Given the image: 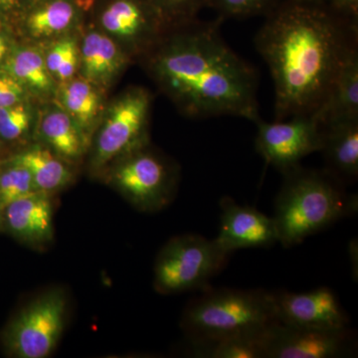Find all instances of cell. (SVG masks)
<instances>
[{
    "mask_svg": "<svg viewBox=\"0 0 358 358\" xmlns=\"http://www.w3.org/2000/svg\"><path fill=\"white\" fill-rule=\"evenodd\" d=\"M275 320L274 292L209 287L186 308L181 326L193 345H201L259 333Z\"/></svg>",
    "mask_w": 358,
    "mask_h": 358,
    "instance_id": "obj_4",
    "label": "cell"
},
{
    "mask_svg": "<svg viewBox=\"0 0 358 358\" xmlns=\"http://www.w3.org/2000/svg\"><path fill=\"white\" fill-rule=\"evenodd\" d=\"M115 187L141 210L154 211L169 203L176 183V171L147 145L126 155L113 174Z\"/></svg>",
    "mask_w": 358,
    "mask_h": 358,
    "instance_id": "obj_8",
    "label": "cell"
},
{
    "mask_svg": "<svg viewBox=\"0 0 358 358\" xmlns=\"http://www.w3.org/2000/svg\"><path fill=\"white\" fill-rule=\"evenodd\" d=\"M7 51V46L6 40H4L3 37L0 35V62H1L2 59L6 56Z\"/></svg>",
    "mask_w": 358,
    "mask_h": 358,
    "instance_id": "obj_31",
    "label": "cell"
},
{
    "mask_svg": "<svg viewBox=\"0 0 358 358\" xmlns=\"http://www.w3.org/2000/svg\"><path fill=\"white\" fill-rule=\"evenodd\" d=\"M320 124L331 120L358 117V48L346 56L324 103L313 114Z\"/></svg>",
    "mask_w": 358,
    "mask_h": 358,
    "instance_id": "obj_15",
    "label": "cell"
},
{
    "mask_svg": "<svg viewBox=\"0 0 358 358\" xmlns=\"http://www.w3.org/2000/svg\"><path fill=\"white\" fill-rule=\"evenodd\" d=\"M327 3L334 13L358 24V0H327Z\"/></svg>",
    "mask_w": 358,
    "mask_h": 358,
    "instance_id": "obj_29",
    "label": "cell"
},
{
    "mask_svg": "<svg viewBox=\"0 0 358 358\" xmlns=\"http://www.w3.org/2000/svg\"><path fill=\"white\" fill-rule=\"evenodd\" d=\"M37 192L34 181L27 169L22 164L11 160L6 171L0 173V206L6 208L7 205Z\"/></svg>",
    "mask_w": 358,
    "mask_h": 358,
    "instance_id": "obj_23",
    "label": "cell"
},
{
    "mask_svg": "<svg viewBox=\"0 0 358 358\" xmlns=\"http://www.w3.org/2000/svg\"><path fill=\"white\" fill-rule=\"evenodd\" d=\"M322 1H324V2H327V0H322Z\"/></svg>",
    "mask_w": 358,
    "mask_h": 358,
    "instance_id": "obj_33",
    "label": "cell"
},
{
    "mask_svg": "<svg viewBox=\"0 0 358 358\" xmlns=\"http://www.w3.org/2000/svg\"><path fill=\"white\" fill-rule=\"evenodd\" d=\"M215 241L186 234L167 242L155 264V288L162 294H178L209 288L208 282L227 262Z\"/></svg>",
    "mask_w": 358,
    "mask_h": 358,
    "instance_id": "obj_5",
    "label": "cell"
},
{
    "mask_svg": "<svg viewBox=\"0 0 358 358\" xmlns=\"http://www.w3.org/2000/svg\"><path fill=\"white\" fill-rule=\"evenodd\" d=\"M40 133L61 159H76L86 148V136L65 110L47 112L40 124Z\"/></svg>",
    "mask_w": 358,
    "mask_h": 358,
    "instance_id": "obj_18",
    "label": "cell"
},
{
    "mask_svg": "<svg viewBox=\"0 0 358 358\" xmlns=\"http://www.w3.org/2000/svg\"><path fill=\"white\" fill-rule=\"evenodd\" d=\"M277 320L289 326L343 331L350 317L333 289L320 287L307 293L274 292Z\"/></svg>",
    "mask_w": 358,
    "mask_h": 358,
    "instance_id": "obj_11",
    "label": "cell"
},
{
    "mask_svg": "<svg viewBox=\"0 0 358 358\" xmlns=\"http://www.w3.org/2000/svg\"><path fill=\"white\" fill-rule=\"evenodd\" d=\"M31 124V113L22 102L0 108V136L3 140H20Z\"/></svg>",
    "mask_w": 358,
    "mask_h": 358,
    "instance_id": "obj_26",
    "label": "cell"
},
{
    "mask_svg": "<svg viewBox=\"0 0 358 358\" xmlns=\"http://www.w3.org/2000/svg\"><path fill=\"white\" fill-rule=\"evenodd\" d=\"M77 48V45L74 40L66 38L61 40L57 43L52 46L50 50L47 53L45 57V63H46L47 69L50 72L51 76H55L60 66L68 57V55Z\"/></svg>",
    "mask_w": 358,
    "mask_h": 358,
    "instance_id": "obj_28",
    "label": "cell"
},
{
    "mask_svg": "<svg viewBox=\"0 0 358 358\" xmlns=\"http://www.w3.org/2000/svg\"><path fill=\"white\" fill-rule=\"evenodd\" d=\"M275 199L274 220L279 243L285 248L301 244L341 219L357 213V195L329 169L301 166L282 173Z\"/></svg>",
    "mask_w": 358,
    "mask_h": 358,
    "instance_id": "obj_3",
    "label": "cell"
},
{
    "mask_svg": "<svg viewBox=\"0 0 358 358\" xmlns=\"http://www.w3.org/2000/svg\"><path fill=\"white\" fill-rule=\"evenodd\" d=\"M60 100L66 112L86 136L95 122L101 106L100 96L93 85L87 79L66 82L61 90Z\"/></svg>",
    "mask_w": 358,
    "mask_h": 358,
    "instance_id": "obj_19",
    "label": "cell"
},
{
    "mask_svg": "<svg viewBox=\"0 0 358 358\" xmlns=\"http://www.w3.org/2000/svg\"><path fill=\"white\" fill-rule=\"evenodd\" d=\"M152 96L147 90L134 88L113 103L96 138L94 166L126 157L145 147Z\"/></svg>",
    "mask_w": 358,
    "mask_h": 358,
    "instance_id": "obj_7",
    "label": "cell"
},
{
    "mask_svg": "<svg viewBox=\"0 0 358 358\" xmlns=\"http://www.w3.org/2000/svg\"><path fill=\"white\" fill-rule=\"evenodd\" d=\"M223 18L186 23L150 55L148 66L188 117L232 115L260 121L255 70L226 43Z\"/></svg>",
    "mask_w": 358,
    "mask_h": 358,
    "instance_id": "obj_2",
    "label": "cell"
},
{
    "mask_svg": "<svg viewBox=\"0 0 358 358\" xmlns=\"http://www.w3.org/2000/svg\"><path fill=\"white\" fill-rule=\"evenodd\" d=\"M220 229L215 241L228 255L240 249L268 248L279 243L272 217L253 207L242 206L229 196L220 200Z\"/></svg>",
    "mask_w": 358,
    "mask_h": 358,
    "instance_id": "obj_12",
    "label": "cell"
},
{
    "mask_svg": "<svg viewBox=\"0 0 358 358\" xmlns=\"http://www.w3.org/2000/svg\"><path fill=\"white\" fill-rule=\"evenodd\" d=\"M166 27H178L196 20L205 0H152Z\"/></svg>",
    "mask_w": 358,
    "mask_h": 358,
    "instance_id": "obj_25",
    "label": "cell"
},
{
    "mask_svg": "<svg viewBox=\"0 0 358 358\" xmlns=\"http://www.w3.org/2000/svg\"><path fill=\"white\" fill-rule=\"evenodd\" d=\"M76 17L70 0H47L28 16L27 29L34 37H49L64 32Z\"/></svg>",
    "mask_w": 358,
    "mask_h": 358,
    "instance_id": "obj_22",
    "label": "cell"
},
{
    "mask_svg": "<svg viewBox=\"0 0 358 358\" xmlns=\"http://www.w3.org/2000/svg\"><path fill=\"white\" fill-rule=\"evenodd\" d=\"M24 98V87L7 73H0V108L21 103Z\"/></svg>",
    "mask_w": 358,
    "mask_h": 358,
    "instance_id": "obj_27",
    "label": "cell"
},
{
    "mask_svg": "<svg viewBox=\"0 0 358 358\" xmlns=\"http://www.w3.org/2000/svg\"><path fill=\"white\" fill-rule=\"evenodd\" d=\"M267 329L259 333L238 334L212 343L193 345L196 348L194 353L197 357L209 358H265Z\"/></svg>",
    "mask_w": 358,
    "mask_h": 358,
    "instance_id": "obj_21",
    "label": "cell"
},
{
    "mask_svg": "<svg viewBox=\"0 0 358 358\" xmlns=\"http://www.w3.org/2000/svg\"><path fill=\"white\" fill-rule=\"evenodd\" d=\"M3 215L10 232L26 244L41 247L53 239V206L47 193L35 192L15 200Z\"/></svg>",
    "mask_w": 358,
    "mask_h": 358,
    "instance_id": "obj_13",
    "label": "cell"
},
{
    "mask_svg": "<svg viewBox=\"0 0 358 358\" xmlns=\"http://www.w3.org/2000/svg\"><path fill=\"white\" fill-rule=\"evenodd\" d=\"M320 150L327 169L339 178L355 180L358 176V117L331 120L320 124Z\"/></svg>",
    "mask_w": 358,
    "mask_h": 358,
    "instance_id": "obj_14",
    "label": "cell"
},
{
    "mask_svg": "<svg viewBox=\"0 0 358 358\" xmlns=\"http://www.w3.org/2000/svg\"><path fill=\"white\" fill-rule=\"evenodd\" d=\"M282 0H205V6L217 11L219 17L245 18L266 15Z\"/></svg>",
    "mask_w": 358,
    "mask_h": 358,
    "instance_id": "obj_24",
    "label": "cell"
},
{
    "mask_svg": "<svg viewBox=\"0 0 358 358\" xmlns=\"http://www.w3.org/2000/svg\"><path fill=\"white\" fill-rule=\"evenodd\" d=\"M350 329L327 331L289 326L279 320L268 327L265 358H334L355 353Z\"/></svg>",
    "mask_w": 358,
    "mask_h": 358,
    "instance_id": "obj_10",
    "label": "cell"
},
{
    "mask_svg": "<svg viewBox=\"0 0 358 358\" xmlns=\"http://www.w3.org/2000/svg\"><path fill=\"white\" fill-rule=\"evenodd\" d=\"M124 64V57L115 42L100 32H90L82 46V67L85 79L106 85Z\"/></svg>",
    "mask_w": 358,
    "mask_h": 358,
    "instance_id": "obj_16",
    "label": "cell"
},
{
    "mask_svg": "<svg viewBox=\"0 0 358 358\" xmlns=\"http://www.w3.org/2000/svg\"><path fill=\"white\" fill-rule=\"evenodd\" d=\"M357 34L322 0H282L266 14L255 45L274 81L275 121L320 109Z\"/></svg>",
    "mask_w": 358,
    "mask_h": 358,
    "instance_id": "obj_1",
    "label": "cell"
},
{
    "mask_svg": "<svg viewBox=\"0 0 358 358\" xmlns=\"http://www.w3.org/2000/svg\"><path fill=\"white\" fill-rule=\"evenodd\" d=\"M6 70L7 74L23 87L37 93H49L53 86L45 59L35 49L22 48L14 51L6 61Z\"/></svg>",
    "mask_w": 358,
    "mask_h": 358,
    "instance_id": "obj_20",
    "label": "cell"
},
{
    "mask_svg": "<svg viewBox=\"0 0 358 358\" xmlns=\"http://www.w3.org/2000/svg\"><path fill=\"white\" fill-rule=\"evenodd\" d=\"M20 2V0H0V8L10 9L15 6Z\"/></svg>",
    "mask_w": 358,
    "mask_h": 358,
    "instance_id": "obj_30",
    "label": "cell"
},
{
    "mask_svg": "<svg viewBox=\"0 0 358 358\" xmlns=\"http://www.w3.org/2000/svg\"><path fill=\"white\" fill-rule=\"evenodd\" d=\"M67 299L54 289L25 306L11 320L4 336L6 350L18 358H45L64 331Z\"/></svg>",
    "mask_w": 358,
    "mask_h": 358,
    "instance_id": "obj_6",
    "label": "cell"
},
{
    "mask_svg": "<svg viewBox=\"0 0 358 358\" xmlns=\"http://www.w3.org/2000/svg\"><path fill=\"white\" fill-rule=\"evenodd\" d=\"M13 160L29 171L37 192L50 195L64 188L72 180L69 167L48 148L35 145L16 155Z\"/></svg>",
    "mask_w": 358,
    "mask_h": 358,
    "instance_id": "obj_17",
    "label": "cell"
},
{
    "mask_svg": "<svg viewBox=\"0 0 358 358\" xmlns=\"http://www.w3.org/2000/svg\"><path fill=\"white\" fill-rule=\"evenodd\" d=\"M2 214H3V209H2L1 206H0V221H1L2 219Z\"/></svg>",
    "mask_w": 358,
    "mask_h": 358,
    "instance_id": "obj_32",
    "label": "cell"
},
{
    "mask_svg": "<svg viewBox=\"0 0 358 358\" xmlns=\"http://www.w3.org/2000/svg\"><path fill=\"white\" fill-rule=\"evenodd\" d=\"M257 126V152L266 164L282 174L300 166L303 157L320 150V126L313 115H296L288 122L260 120Z\"/></svg>",
    "mask_w": 358,
    "mask_h": 358,
    "instance_id": "obj_9",
    "label": "cell"
}]
</instances>
